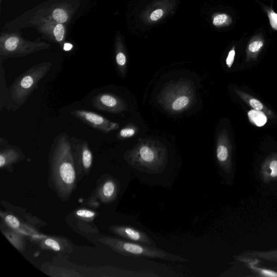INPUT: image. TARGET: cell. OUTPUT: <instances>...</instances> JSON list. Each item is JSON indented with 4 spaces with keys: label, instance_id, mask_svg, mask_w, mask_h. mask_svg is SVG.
<instances>
[{
    "label": "cell",
    "instance_id": "cell-1",
    "mask_svg": "<svg viewBox=\"0 0 277 277\" xmlns=\"http://www.w3.org/2000/svg\"><path fill=\"white\" fill-rule=\"evenodd\" d=\"M50 163L53 179L60 194H70L75 181L76 172L71 137L66 133H60L53 141Z\"/></svg>",
    "mask_w": 277,
    "mask_h": 277
},
{
    "label": "cell",
    "instance_id": "cell-2",
    "mask_svg": "<svg viewBox=\"0 0 277 277\" xmlns=\"http://www.w3.org/2000/svg\"><path fill=\"white\" fill-rule=\"evenodd\" d=\"M52 66L51 62L38 64L19 75L9 88L6 110L12 113L18 111L49 73Z\"/></svg>",
    "mask_w": 277,
    "mask_h": 277
},
{
    "label": "cell",
    "instance_id": "cell-3",
    "mask_svg": "<svg viewBox=\"0 0 277 277\" xmlns=\"http://www.w3.org/2000/svg\"><path fill=\"white\" fill-rule=\"evenodd\" d=\"M102 242L115 252L126 256L159 259L186 263L188 261L180 256L147 245L126 241L113 237L103 238Z\"/></svg>",
    "mask_w": 277,
    "mask_h": 277
},
{
    "label": "cell",
    "instance_id": "cell-4",
    "mask_svg": "<svg viewBox=\"0 0 277 277\" xmlns=\"http://www.w3.org/2000/svg\"><path fill=\"white\" fill-rule=\"evenodd\" d=\"M50 46V44L38 40L28 41L18 34H4L0 37V61L26 57L48 49Z\"/></svg>",
    "mask_w": 277,
    "mask_h": 277
},
{
    "label": "cell",
    "instance_id": "cell-5",
    "mask_svg": "<svg viewBox=\"0 0 277 277\" xmlns=\"http://www.w3.org/2000/svg\"><path fill=\"white\" fill-rule=\"evenodd\" d=\"M71 115L86 125L103 133H108L119 128L117 123H114L104 117L101 114L83 110H75Z\"/></svg>",
    "mask_w": 277,
    "mask_h": 277
},
{
    "label": "cell",
    "instance_id": "cell-6",
    "mask_svg": "<svg viewBox=\"0 0 277 277\" xmlns=\"http://www.w3.org/2000/svg\"><path fill=\"white\" fill-rule=\"evenodd\" d=\"M71 144L74 163L83 170H89L93 161V155L87 141L76 137H71Z\"/></svg>",
    "mask_w": 277,
    "mask_h": 277
},
{
    "label": "cell",
    "instance_id": "cell-7",
    "mask_svg": "<svg viewBox=\"0 0 277 277\" xmlns=\"http://www.w3.org/2000/svg\"><path fill=\"white\" fill-rule=\"evenodd\" d=\"M24 157V154L20 148L8 144L6 138L0 137V167H9Z\"/></svg>",
    "mask_w": 277,
    "mask_h": 277
},
{
    "label": "cell",
    "instance_id": "cell-8",
    "mask_svg": "<svg viewBox=\"0 0 277 277\" xmlns=\"http://www.w3.org/2000/svg\"><path fill=\"white\" fill-rule=\"evenodd\" d=\"M112 232L130 242L156 247V243L142 230L126 226H115L111 228Z\"/></svg>",
    "mask_w": 277,
    "mask_h": 277
},
{
    "label": "cell",
    "instance_id": "cell-9",
    "mask_svg": "<svg viewBox=\"0 0 277 277\" xmlns=\"http://www.w3.org/2000/svg\"><path fill=\"white\" fill-rule=\"evenodd\" d=\"M91 105L96 110L107 112H117L122 109L118 98L109 93H102L95 96L92 99Z\"/></svg>",
    "mask_w": 277,
    "mask_h": 277
},
{
    "label": "cell",
    "instance_id": "cell-10",
    "mask_svg": "<svg viewBox=\"0 0 277 277\" xmlns=\"http://www.w3.org/2000/svg\"><path fill=\"white\" fill-rule=\"evenodd\" d=\"M39 30L52 40L60 44L65 40L66 29L64 24L51 20H44L40 25Z\"/></svg>",
    "mask_w": 277,
    "mask_h": 277
},
{
    "label": "cell",
    "instance_id": "cell-11",
    "mask_svg": "<svg viewBox=\"0 0 277 277\" xmlns=\"http://www.w3.org/2000/svg\"><path fill=\"white\" fill-rule=\"evenodd\" d=\"M237 259L247 265L253 272L259 276H277V271L258 266L257 258L241 255L238 257Z\"/></svg>",
    "mask_w": 277,
    "mask_h": 277
},
{
    "label": "cell",
    "instance_id": "cell-12",
    "mask_svg": "<svg viewBox=\"0 0 277 277\" xmlns=\"http://www.w3.org/2000/svg\"><path fill=\"white\" fill-rule=\"evenodd\" d=\"M260 178L267 183L277 181V159L267 161L260 171Z\"/></svg>",
    "mask_w": 277,
    "mask_h": 277
},
{
    "label": "cell",
    "instance_id": "cell-13",
    "mask_svg": "<svg viewBox=\"0 0 277 277\" xmlns=\"http://www.w3.org/2000/svg\"><path fill=\"white\" fill-rule=\"evenodd\" d=\"M9 88L7 87L5 69L3 61H0V111L6 107Z\"/></svg>",
    "mask_w": 277,
    "mask_h": 277
},
{
    "label": "cell",
    "instance_id": "cell-14",
    "mask_svg": "<svg viewBox=\"0 0 277 277\" xmlns=\"http://www.w3.org/2000/svg\"><path fill=\"white\" fill-rule=\"evenodd\" d=\"M242 255L277 263V250L266 251H251L244 252Z\"/></svg>",
    "mask_w": 277,
    "mask_h": 277
},
{
    "label": "cell",
    "instance_id": "cell-15",
    "mask_svg": "<svg viewBox=\"0 0 277 277\" xmlns=\"http://www.w3.org/2000/svg\"><path fill=\"white\" fill-rule=\"evenodd\" d=\"M117 186L113 180H110L105 182L102 188L101 195L105 201H111L117 195Z\"/></svg>",
    "mask_w": 277,
    "mask_h": 277
},
{
    "label": "cell",
    "instance_id": "cell-16",
    "mask_svg": "<svg viewBox=\"0 0 277 277\" xmlns=\"http://www.w3.org/2000/svg\"><path fill=\"white\" fill-rule=\"evenodd\" d=\"M248 116L251 121L258 127L265 125L267 121L266 115L260 111L251 110L248 113Z\"/></svg>",
    "mask_w": 277,
    "mask_h": 277
},
{
    "label": "cell",
    "instance_id": "cell-17",
    "mask_svg": "<svg viewBox=\"0 0 277 277\" xmlns=\"http://www.w3.org/2000/svg\"><path fill=\"white\" fill-rule=\"evenodd\" d=\"M69 18L67 11L61 7L56 8L51 14V19L60 24H65L68 22Z\"/></svg>",
    "mask_w": 277,
    "mask_h": 277
},
{
    "label": "cell",
    "instance_id": "cell-18",
    "mask_svg": "<svg viewBox=\"0 0 277 277\" xmlns=\"http://www.w3.org/2000/svg\"><path fill=\"white\" fill-rule=\"evenodd\" d=\"M264 44V40L261 36H255L252 38V40L248 45V51L253 54L257 53L262 49Z\"/></svg>",
    "mask_w": 277,
    "mask_h": 277
},
{
    "label": "cell",
    "instance_id": "cell-19",
    "mask_svg": "<svg viewBox=\"0 0 277 277\" xmlns=\"http://www.w3.org/2000/svg\"><path fill=\"white\" fill-rule=\"evenodd\" d=\"M232 18L226 14H219L213 20V24L216 27L228 26L232 24Z\"/></svg>",
    "mask_w": 277,
    "mask_h": 277
},
{
    "label": "cell",
    "instance_id": "cell-20",
    "mask_svg": "<svg viewBox=\"0 0 277 277\" xmlns=\"http://www.w3.org/2000/svg\"><path fill=\"white\" fill-rule=\"evenodd\" d=\"M190 102L189 99L187 97H181L176 100L172 105L173 109L174 111H180L187 106Z\"/></svg>",
    "mask_w": 277,
    "mask_h": 277
},
{
    "label": "cell",
    "instance_id": "cell-21",
    "mask_svg": "<svg viewBox=\"0 0 277 277\" xmlns=\"http://www.w3.org/2000/svg\"><path fill=\"white\" fill-rule=\"evenodd\" d=\"M5 222L6 224L14 229H17L20 228L21 223L19 220L13 215H8L6 216Z\"/></svg>",
    "mask_w": 277,
    "mask_h": 277
},
{
    "label": "cell",
    "instance_id": "cell-22",
    "mask_svg": "<svg viewBox=\"0 0 277 277\" xmlns=\"http://www.w3.org/2000/svg\"><path fill=\"white\" fill-rule=\"evenodd\" d=\"M266 12L271 28L277 31V13L270 8H268Z\"/></svg>",
    "mask_w": 277,
    "mask_h": 277
},
{
    "label": "cell",
    "instance_id": "cell-23",
    "mask_svg": "<svg viewBox=\"0 0 277 277\" xmlns=\"http://www.w3.org/2000/svg\"><path fill=\"white\" fill-rule=\"evenodd\" d=\"M43 244L46 247L53 251H60L61 250V246L60 243L56 240L52 239V238L46 239L44 241Z\"/></svg>",
    "mask_w": 277,
    "mask_h": 277
},
{
    "label": "cell",
    "instance_id": "cell-24",
    "mask_svg": "<svg viewBox=\"0 0 277 277\" xmlns=\"http://www.w3.org/2000/svg\"><path fill=\"white\" fill-rule=\"evenodd\" d=\"M126 61V57L125 54L122 52H118L116 56H115V61H116L118 68L121 69V70H122V69L125 66Z\"/></svg>",
    "mask_w": 277,
    "mask_h": 277
},
{
    "label": "cell",
    "instance_id": "cell-25",
    "mask_svg": "<svg viewBox=\"0 0 277 277\" xmlns=\"http://www.w3.org/2000/svg\"><path fill=\"white\" fill-rule=\"evenodd\" d=\"M76 214L79 217L84 219H90L95 216L96 213L87 210H80L76 212Z\"/></svg>",
    "mask_w": 277,
    "mask_h": 277
},
{
    "label": "cell",
    "instance_id": "cell-26",
    "mask_svg": "<svg viewBox=\"0 0 277 277\" xmlns=\"http://www.w3.org/2000/svg\"><path fill=\"white\" fill-rule=\"evenodd\" d=\"M135 134V130L131 128L122 129L119 132V136L122 138H127L133 136Z\"/></svg>",
    "mask_w": 277,
    "mask_h": 277
},
{
    "label": "cell",
    "instance_id": "cell-27",
    "mask_svg": "<svg viewBox=\"0 0 277 277\" xmlns=\"http://www.w3.org/2000/svg\"><path fill=\"white\" fill-rule=\"evenodd\" d=\"M164 11L162 10H157L151 14L150 19L153 21H156L163 16Z\"/></svg>",
    "mask_w": 277,
    "mask_h": 277
},
{
    "label": "cell",
    "instance_id": "cell-28",
    "mask_svg": "<svg viewBox=\"0 0 277 277\" xmlns=\"http://www.w3.org/2000/svg\"><path fill=\"white\" fill-rule=\"evenodd\" d=\"M235 54H236V52H235V48H234V49L232 50H230L228 53V57L226 59V64L229 68L232 67V66L233 65L234 63Z\"/></svg>",
    "mask_w": 277,
    "mask_h": 277
},
{
    "label": "cell",
    "instance_id": "cell-29",
    "mask_svg": "<svg viewBox=\"0 0 277 277\" xmlns=\"http://www.w3.org/2000/svg\"><path fill=\"white\" fill-rule=\"evenodd\" d=\"M250 105L254 109L257 111H261L263 109V105L257 100L253 99L250 101Z\"/></svg>",
    "mask_w": 277,
    "mask_h": 277
},
{
    "label": "cell",
    "instance_id": "cell-30",
    "mask_svg": "<svg viewBox=\"0 0 277 277\" xmlns=\"http://www.w3.org/2000/svg\"><path fill=\"white\" fill-rule=\"evenodd\" d=\"M72 48L73 45L71 43H66L64 44V49L66 51L71 50Z\"/></svg>",
    "mask_w": 277,
    "mask_h": 277
}]
</instances>
